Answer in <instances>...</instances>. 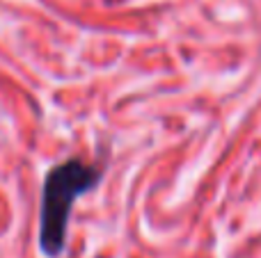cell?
<instances>
[{"instance_id": "cell-1", "label": "cell", "mask_w": 261, "mask_h": 258, "mask_svg": "<svg viewBox=\"0 0 261 258\" xmlns=\"http://www.w3.org/2000/svg\"><path fill=\"white\" fill-rule=\"evenodd\" d=\"M101 169L81 158L64 160L50 169L41 190L39 208V247L44 256L58 258L67 245V227L73 201L96 185Z\"/></svg>"}]
</instances>
